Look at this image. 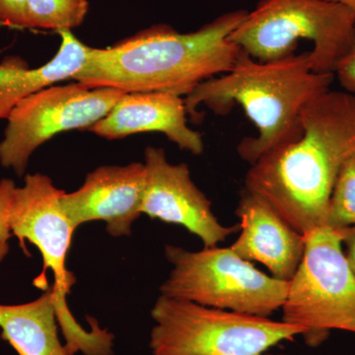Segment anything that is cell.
<instances>
[{"instance_id":"6da1fadb","label":"cell","mask_w":355,"mask_h":355,"mask_svg":"<svg viewBox=\"0 0 355 355\" xmlns=\"http://www.w3.org/2000/svg\"><path fill=\"white\" fill-rule=\"evenodd\" d=\"M302 132L251 165L245 189L302 235L326 226L336 177L355 153V95L329 91L300 116Z\"/></svg>"},{"instance_id":"7a4b0ae2","label":"cell","mask_w":355,"mask_h":355,"mask_svg":"<svg viewBox=\"0 0 355 355\" xmlns=\"http://www.w3.org/2000/svg\"><path fill=\"white\" fill-rule=\"evenodd\" d=\"M247 14H222L191 33L154 25L109 48L89 46L87 60L73 79L89 88L188 96L232 69L241 49L229 36Z\"/></svg>"},{"instance_id":"3957f363","label":"cell","mask_w":355,"mask_h":355,"mask_svg":"<svg viewBox=\"0 0 355 355\" xmlns=\"http://www.w3.org/2000/svg\"><path fill=\"white\" fill-rule=\"evenodd\" d=\"M335 78L334 73L313 71L309 51L263 62L241 50L232 69L200 84L184 97V104L188 116L195 121L202 105L218 116L229 114L236 105L243 107L258 135L243 139L237 153L253 165L300 137L301 113L330 91Z\"/></svg>"},{"instance_id":"277c9868","label":"cell","mask_w":355,"mask_h":355,"mask_svg":"<svg viewBox=\"0 0 355 355\" xmlns=\"http://www.w3.org/2000/svg\"><path fill=\"white\" fill-rule=\"evenodd\" d=\"M65 193L53 184L51 178L41 173L28 174L24 184L16 187L10 211L12 235L24 248L26 240L38 248L43 258V272L34 280L35 286L48 288L46 270L53 275V305L58 324L65 340L69 355H114V336L102 329L95 318L88 317L90 330L84 329L67 303L76 279L67 268V257L76 228L62 209L60 198Z\"/></svg>"},{"instance_id":"5b68a950","label":"cell","mask_w":355,"mask_h":355,"mask_svg":"<svg viewBox=\"0 0 355 355\" xmlns=\"http://www.w3.org/2000/svg\"><path fill=\"white\" fill-rule=\"evenodd\" d=\"M355 37V14L327 0H261L229 36L259 62L294 55L299 40L313 42V71L334 73ZM335 74V73H334Z\"/></svg>"},{"instance_id":"8992f818","label":"cell","mask_w":355,"mask_h":355,"mask_svg":"<svg viewBox=\"0 0 355 355\" xmlns=\"http://www.w3.org/2000/svg\"><path fill=\"white\" fill-rule=\"evenodd\" d=\"M151 317L153 355H263L304 329L234 311L160 295Z\"/></svg>"},{"instance_id":"52a82bcc","label":"cell","mask_w":355,"mask_h":355,"mask_svg":"<svg viewBox=\"0 0 355 355\" xmlns=\"http://www.w3.org/2000/svg\"><path fill=\"white\" fill-rule=\"evenodd\" d=\"M165 257L172 270L161 295L266 318L286 300L289 282L261 272L230 247L188 251L166 245Z\"/></svg>"},{"instance_id":"ba28073f","label":"cell","mask_w":355,"mask_h":355,"mask_svg":"<svg viewBox=\"0 0 355 355\" xmlns=\"http://www.w3.org/2000/svg\"><path fill=\"white\" fill-rule=\"evenodd\" d=\"M302 261L282 305V321L304 329L306 345L317 347L331 331L355 334V275L338 230L324 226L305 235Z\"/></svg>"},{"instance_id":"9c48e42d","label":"cell","mask_w":355,"mask_h":355,"mask_svg":"<svg viewBox=\"0 0 355 355\" xmlns=\"http://www.w3.org/2000/svg\"><path fill=\"white\" fill-rule=\"evenodd\" d=\"M114 88L80 83L49 86L21 101L7 118L0 142V164L23 176L32 154L51 137L71 130H90L123 95Z\"/></svg>"},{"instance_id":"30bf717a","label":"cell","mask_w":355,"mask_h":355,"mask_svg":"<svg viewBox=\"0 0 355 355\" xmlns=\"http://www.w3.org/2000/svg\"><path fill=\"white\" fill-rule=\"evenodd\" d=\"M146 184L141 214L153 219L183 226L200 238L205 248L216 247L240 230V224H221L211 202L191 179L184 163L172 164L165 150L146 147Z\"/></svg>"},{"instance_id":"8fae6325","label":"cell","mask_w":355,"mask_h":355,"mask_svg":"<svg viewBox=\"0 0 355 355\" xmlns=\"http://www.w3.org/2000/svg\"><path fill=\"white\" fill-rule=\"evenodd\" d=\"M146 184V165H107L89 173L73 193L60 198L62 209L74 228L91 221H104L113 237L130 236L133 222L141 216Z\"/></svg>"},{"instance_id":"7c38bea8","label":"cell","mask_w":355,"mask_h":355,"mask_svg":"<svg viewBox=\"0 0 355 355\" xmlns=\"http://www.w3.org/2000/svg\"><path fill=\"white\" fill-rule=\"evenodd\" d=\"M236 216L239 237L231 249L243 260L258 261L275 279H293L305 253V236L284 220L263 198L244 190Z\"/></svg>"},{"instance_id":"4fadbf2b","label":"cell","mask_w":355,"mask_h":355,"mask_svg":"<svg viewBox=\"0 0 355 355\" xmlns=\"http://www.w3.org/2000/svg\"><path fill=\"white\" fill-rule=\"evenodd\" d=\"M184 98L166 92L123 93L110 113L90 128L98 137L121 139L142 132H161L181 150L200 155L202 135L188 125Z\"/></svg>"},{"instance_id":"5bb4252c","label":"cell","mask_w":355,"mask_h":355,"mask_svg":"<svg viewBox=\"0 0 355 355\" xmlns=\"http://www.w3.org/2000/svg\"><path fill=\"white\" fill-rule=\"evenodd\" d=\"M58 33L62 40L57 55L42 67L31 69L17 55L6 57L0 62V120L8 118L26 98L49 86L73 79L83 69L89 46L71 31Z\"/></svg>"},{"instance_id":"9a60e30c","label":"cell","mask_w":355,"mask_h":355,"mask_svg":"<svg viewBox=\"0 0 355 355\" xmlns=\"http://www.w3.org/2000/svg\"><path fill=\"white\" fill-rule=\"evenodd\" d=\"M58 327L51 287L32 302L0 304L1 338L18 355H69L58 338Z\"/></svg>"},{"instance_id":"2e32d148","label":"cell","mask_w":355,"mask_h":355,"mask_svg":"<svg viewBox=\"0 0 355 355\" xmlns=\"http://www.w3.org/2000/svg\"><path fill=\"white\" fill-rule=\"evenodd\" d=\"M88 0H27V29L71 31L83 24Z\"/></svg>"},{"instance_id":"e0dca14e","label":"cell","mask_w":355,"mask_h":355,"mask_svg":"<svg viewBox=\"0 0 355 355\" xmlns=\"http://www.w3.org/2000/svg\"><path fill=\"white\" fill-rule=\"evenodd\" d=\"M326 226L334 230L355 226V153L345 161L336 177L329 202Z\"/></svg>"},{"instance_id":"ac0fdd59","label":"cell","mask_w":355,"mask_h":355,"mask_svg":"<svg viewBox=\"0 0 355 355\" xmlns=\"http://www.w3.org/2000/svg\"><path fill=\"white\" fill-rule=\"evenodd\" d=\"M16 184L12 180L0 181V261L4 258L8 246L7 241L12 236L10 227V211Z\"/></svg>"},{"instance_id":"d6986e66","label":"cell","mask_w":355,"mask_h":355,"mask_svg":"<svg viewBox=\"0 0 355 355\" xmlns=\"http://www.w3.org/2000/svg\"><path fill=\"white\" fill-rule=\"evenodd\" d=\"M0 26L27 29V0H0Z\"/></svg>"},{"instance_id":"ffe728a7","label":"cell","mask_w":355,"mask_h":355,"mask_svg":"<svg viewBox=\"0 0 355 355\" xmlns=\"http://www.w3.org/2000/svg\"><path fill=\"white\" fill-rule=\"evenodd\" d=\"M334 73L345 92L355 95V37L349 51L336 64Z\"/></svg>"},{"instance_id":"44dd1931","label":"cell","mask_w":355,"mask_h":355,"mask_svg":"<svg viewBox=\"0 0 355 355\" xmlns=\"http://www.w3.org/2000/svg\"><path fill=\"white\" fill-rule=\"evenodd\" d=\"M340 233L343 246H345V254L347 257V263L355 275V226L340 229Z\"/></svg>"},{"instance_id":"7402d4cb","label":"cell","mask_w":355,"mask_h":355,"mask_svg":"<svg viewBox=\"0 0 355 355\" xmlns=\"http://www.w3.org/2000/svg\"><path fill=\"white\" fill-rule=\"evenodd\" d=\"M327 1L340 4V6L347 7L352 12L355 14V0H327Z\"/></svg>"},{"instance_id":"603a6c76","label":"cell","mask_w":355,"mask_h":355,"mask_svg":"<svg viewBox=\"0 0 355 355\" xmlns=\"http://www.w3.org/2000/svg\"><path fill=\"white\" fill-rule=\"evenodd\" d=\"M263 355H287V354H263Z\"/></svg>"}]
</instances>
